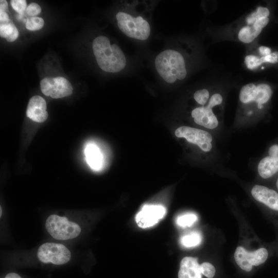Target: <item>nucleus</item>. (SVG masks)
<instances>
[{
  "label": "nucleus",
  "mask_w": 278,
  "mask_h": 278,
  "mask_svg": "<svg viewBox=\"0 0 278 278\" xmlns=\"http://www.w3.org/2000/svg\"><path fill=\"white\" fill-rule=\"evenodd\" d=\"M0 10L8 12V4L7 2L5 0L0 1Z\"/></svg>",
  "instance_id": "a878e982"
},
{
  "label": "nucleus",
  "mask_w": 278,
  "mask_h": 278,
  "mask_svg": "<svg viewBox=\"0 0 278 278\" xmlns=\"http://www.w3.org/2000/svg\"><path fill=\"white\" fill-rule=\"evenodd\" d=\"M166 213L165 208L160 205H145L135 217L139 227L146 228L151 227L161 219Z\"/></svg>",
  "instance_id": "2eb2a0df"
},
{
  "label": "nucleus",
  "mask_w": 278,
  "mask_h": 278,
  "mask_svg": "<svg viewBox=\"0 0 278 278\" xmlns=\"http://www.w3.org/2000/svg\"><path fill=\"white\" fill-rule=\"evenodd\" d=\"M10 4L13 9L20 14L23 13L27 8L25 0H11Z\"/></svg>",
  "instance_id": "b1692460"
},
{
  "label": "nucleus",
  "mask_w": 278,
  "mask_h": 278,
  "mask_svg": "<svg viewBox=\"0 0 278 278\" xmlns=\"http://www.w3.org/2000/svg\"><path fill=\"white\" fill-rule=\"evenodd\" d=\"M251 194L256 201L278 214V192L275 188L256 184L252 188Z\"/></svg>",
  "instance_id": "4468645a"
},
{
  "label": "nucleus",
  "mask_w": 278,
  "mask_h": 278,
  "mask_svg": "<svg viewBox=\"0 0 278 278\" xmlns=\"http://www.w3.org/2000/svg\"><path fill=\"white\" fill-rule=\"evenodd\" d=\"M275 64L278 63V51H272L270 48L259 46L256 49L248 53L244 59L246 67L254 71L264 63Z\"/></svg>",
  "instance_id": "ddd939ff"
},
{
  "label": "nucleus",
  "mask_w": 278,
  "mask_h": 278,
  "mask_svg": "<svg viewBox=\"0 0 278 278\" xmlns=\"http://www.w3.org/2000/svg\"><path fill=\"white\" fill-rule=\"evenodd\" d=\"M175 135L177 137L184 138L188 143L195 145L208 155H214L215 153L214 137L210 131L205 129L182 126L176 130Z\"/></svg>",
  "instance_id": "0eeeda50"
},
{
  "label": "nucleus",
  "mask_w": 278,
  "mask_h": 278,
  "mask_svg": "<svg viewBox=\"0 0 278 278\" xmlns=\"http://www.w3.org/2000/svg\"><path fill=\"white\" fill-rule=\"evenodd\" d=\"M44 25V21L41 18L34 16L28 19L26 23V28L31 31L41 29Z\"/></svg>",
  "instance_id": "4be33fe9"
},
{
  "label": "nucleus",
  "mask_w": 278,
  "mask_h": 278,
  "mask_svg": "<svg viewBox=\"0 0 278 278\" xmlns=\"http://www.w3.org/2000/svg\"><path fill=\"white\" fill-rule=\"evenodd\" d=\"M0 211H1V213H0V216H2V209L1 206V208H0Z\"/></svg>",
  "instance_id": "c85d7f7f"
},
{
  "label": "nucleus",
  "mask_w": 278,
  "mask_h": 278,
  "mask_svg": "<svg viewBox=\"0 0 278 278\" xmlns=\"http://www.w3.org/2000/svg\"><path fill=\"white\" fill-rule=\"evenodd\" d=\"M224 97L217 91H212L208 100L196 105L190 111L194 122L207 131H217L221 126L223 114Z\"/></svg>",
  "instance_id": "39448f33"
},
{
  "label": "nucleus",
  "mask_w": 278,
  "mask_h": 278,
  "mask_svg": "<svg viewBox=\"0 0 278 278\" xmlns=\"http://www.w3.org/2000/svg\"><path fill=\"white\" fill-rule=\"evenodd\" d=\"M269 15L268 8L257 6L233 26L232 31L233 37L243 43H252L268 24Z\"/></svg>",
  "instance_id": "423d86ee"
},
{
  "label": "nucleus",
  "mask_w": 278,
  "mask_h": 278,
  "mask_svg": "<svg viewBox=\"0 0 278 278\" xmlns=\"http://www.w3.org/2000/svg\"><path fill=\"white\" fill-rule=\"evenodd\" d=\"M201 240V234L197 232H193L181 237L180 242L183 246L190 248L199 245Z\"/></svg>",
  "instance_id": "aec40b11"
},
{
  "label": "nucleus",
  "mask_w": 278,
  "mask_h": 278,
  "mask_svg": "<svg viewBox=\"0 0 278 278\" xmlns=\"http://www.w3.org/2000/svg\"><path fill=\"white\" fill-rule=\"evenodd\" d=\"M274 179L275 189L278 192V174L274 178Z\"/></svg>",
  "instance_id": "cd10ccee"
},
{
  "label": "nucleus",
  "mask_w": 278,
  "mask_h": 278,
  "mask_svg": "<svg viewBox=\"0 0 278 278\" xmlns=\"http://www.w3.org/2000/svg\"><path fill=\"white\" fill-rule=\"evenodd\" d=\"M256 169L258 175L263 180L274 179L278 174V137L269 144Z\"/></svg>",
  "instance_id": "1a4fd4ad"
},
{
  "label": "nucleus",
  "mask_w": 278,
  "mask_h": 278,
  "mask_svg": "<svg viewBox=\"0 0 278 278\" xmlns=\"http://www.w3.org/2000/svg\"><path fill=\"white\" fill-rule=\"evenodd\" d=\"M5 278H21V277L15 273H10L5 276Z\"/></svg>",
  "instance_id": "bb28decb"
},
{
  "label": "nucleus",
  "mask_w": 278,
  "mask_h": 278,
  "mask_svg": "<svg viewBox=\"0 0 278 278\" xmlns=\"http://www.w3.org/2000/svg\"><path fill=\"white\" fill-rule=\"evenodd\" d=\"M273 94L271 86L264 83H249L239 91L235 126L243 127L258 120Z\"/></svg>",
  "instance_id": "f03ea898"
},
{
  "label": "nucleus",
  "mask_w": 278,
  "mask_h": 278,
  "mask_svg": "<svg viewBox=\"0 0 278 278\" xmlns=\"http://www.w3.org/2000/svg\"><path fill=\"white\" fill-rule=\"evenodd\" d=\"M200 271L202 274L208 278H213L215 274V268L210 263L204 262L200 265Z\"/></svg>",
  "instance_id": "5701e85b"
},
{
  "label": "nucleus",
  "mask_w": 278,
  "mask_h": 278,
  "mask_svg": "<svg viewBox=\"0 0 278 278\" xmlns=\"http://www.w3.org/2000/svg\"><path fill=\"white\" fill-rule=\"evenodd\" d=\"M85 158L89 166L94 170H99L102 164V157L99 148L95 145H88L84 151Z\"/></svg>",
  "instance_id": "a211bd4d"
},
{
  "label": "nucleus",
  "mask_w": 278,
  "mask_h": 278,
  "mask_svg": "<svg viewBox=\"0 0 278 278\" xmlns=\"http://www.w3.org/2000/svg\"><path fill=\"white\" fill-rule=\"evenodd\" d=\"M37 255L39 259L43 263L62 265L70 260L71 254L68 249L62 244L47 242L39 247Z\"/></svg>",
  "instance_id": "9d476101"
},
{
  "label": "nucleus",
  "mask_w": 278,
  "mask_h": 278,
  "mask_svg": "<svg viewBox=\"0 0 278 278\" xmlns=\"http://www.w3.org/2000/svg\"><path fill=\"white\" fill-rule=\"evenodd\" d=\"M197 220V216L193 213L184 214L178 217L177 223L180 227H190Z\"/></svg>",
  "instance_id": "412c9836"
},
{
  "label": "nucleus",
  "mask_w": 278,
  "mask_h": 278,
  "mask_svg": "<svg viewBox=\"0 0 278 278\" xmlns=\"http://www.w3.org/2000/svg\"><path fill=\"white\" fill-rule=\"evenodd\" d=\"M19 31L10 18L0 20V36L8 42H13L19 37Z\"/></svg>",
  "instance_id": "6ab92c4d"
},
{
  "label": "nucleus",
  "mask_w": 278,
  "mask_h": 278,
  "mask_svg": "<svg viewBox=\"0 0 278 278\" xmlns=\"http://www.w3.org/2000/svg\"><path fill=\"white\" fill-rule=\"evenodd\" d=\"M268 255V250L264 247L250 252L239 246L235 250L234 258L241 269L246 271H250L253 266H257L264 263Z\"/></svg>",
  "instance_id": "9b49d317"
},
{
  "label": "nucleus",
  "mask_w": 278,
  "mask_h": 278,
  "mask_svg": "<svg viewBox=\"0 0 278 278\" xmlns=\"http://www.w3.org/2000/svg\"><path fill=\"white\" fill-rule=\"evenodd\" d=\"M136 2L126 3L124 9L115 15L119 29L128 38L137 41L147 40L151 33L150 20L137 10Z\"/></svg>",
  "instance_id": "7ed1b4c3"
},
{
  "label": "nucleus",
  "mask_w": 278,
  "mask_h": 278,
  "mask_svg": "<svg viewBox=\"0 0 278 278\" xmlns=\"http://www.w3.org/2000/svg\"><path fill=\"white\" fill-rule=\"evenodd\" d=\"M43 94L53 98H60L71 95L73 93L71 83L62 77H46L40 82Z\"/></svg>",
  "instance_id": "f8f14e48"
},
{
  "label": "nucleus",
  "mask_w": 278,
  "mask_h": 278,
  "mask_svg": "<svg viewBox=\"0 0 278 278\" xmlns=\"http://www.w3.org/2000/svg\"><path fill=\"white\" fill-rule=\"evenodd\" d=\"M45 227L49 234L58 240H67L76 237L81 232L79 225L70 221L67 218L51 215L46 219Z\"/></svg>",
  "instance_id": "6e6552de"
},
{
  "label": "nucleus",
  "mask_w": 278,
  "mask_h": 278,
  "mask_svg": "<svg viewBox=\"0 0 278 278\" xmlns=\"http://www.w3.org/2000/svg\"><path fill=\"white\" fill-rule=\"evenodd\" d=\"M41 11L40 6L37 3H31L26 8V12L32 17L38 15Z\"/></svg>",
  "instance_id": "393cba45"
},
{
  "label": "nucleus",
  "mask_w": 278,
  "mask_h": 278,
  "mask_svg": "<svg viewBox=\"0 0 278 278\" xmlns=\"http://www.w3.org/2000/svg\"><path fill=\"white\" fill-rule=\"evenodd\" d=\"M46 103L40 96H33L29 100L26 110V116L32 120L42 123L48 117Z\"/></svg>",
  "instance_id": "dca6fc26"
},
{
  "label": "nucleus",
  "mask_w": 278,
  "mask_h": 278,
  "mask_svg": "<svg viewBox=\"0 0 278 278\" xmlns=\"http://www.w3.org/2000/svg\"><path fill=\"white\" fill-rule=\"evenodd\" d=\"M200 265L197 259L193 257H185L181 263L178 278H202Z\"/></svg>",
  "instance_id": "f3484780"
},
{
  "label": "nucleus",
  "mask_w": 278,
  "mask_h": 278,
  "mask_svg": "<svg viewBox=\"0 0 278 278\" xmlns=\"http://www.w3.org/2000/svg\"><path fill=\"white\" fill-rule=\"evenodd\" d=\"M93 54L99 68L107 73L122 72L128 66L126 56L116 43H111L106 36L96 37L92 43Z\"/></svg>",
  "instance_id": "20e7f679"
},
{
  "label": "nucleus",
  "mask_w": 278,
  "mask_h": 278,
  "mask_svg": "<svg viewBox=\"0 0 278 278\" xmlns=\"http://www.w3.org/2000/svg\"><path fill=\"white\" fill-rule=\"evenodd\" d=\"M193 47L187 43L173 44L165 47L154 60V66L160 79L173 84L184 80L187 76Z\"/></svg>",
  "instance_id": "f257e3e1"
}]
</instances>
